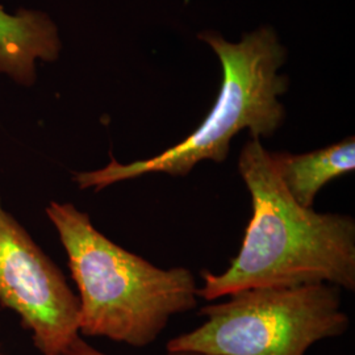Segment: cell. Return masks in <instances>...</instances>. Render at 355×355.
I'll return each mask as SVG.
<instances>
[{"instance_id":"6da1fadb","label":"cell","mask_w":355,"mask_h":355,"mask_svg":"<svg viewBox=\"0 0 355 355\" xmlns=\"http://www.w3.org/2000/svg\"><path fill=\"white\" fill-rule=\"evenodd\" d=\"M239 171L253 216L237 257L221 274L203 271L198 296L211 302L250 288L318 283L354 291V218L296 203L259 139L243 146Z\"/></svg>"},{"instance_id":"7a4b0ae2","label":"cell","mask_w":355,"mask_h":355,"mask_svg":"<svg viewBox=\"0 0 355 355\" xmlns=\"http://www.w3.org/2000/svg\"><path fill=\"white\" fill-rule=\"evenodd\" d=\"M67 255L79 299V334L144 347L168 320L198 305V284L189 268L164 270L128 252L94 227L73 203L45 208Z\"/></svg>"},{"instance_id":"3957f363","label":"cell","mask_w":355,"mask_h":355,"mask_svg":"<svg viewBox=\"0 0 355 355\" xmlns=\"http://www.w3.org/2000/svg\"><path fill=\"white\" fill-rule=\"evenodd\" d=\"M220 58L223 82L216 103L203 123L175 146L153 158L120 164L111 158L105 167L78 171L73 182L80 191H101L129 179L164 173L186 177L203 161L224 162L230 141L243 129L252 139L270 137L282 125L286 111L278 98L286 92L288 80L277 74L284 62L286 51L270 28H262L230 44L208 32L199 35Z\"/></svg>"},{"instance_id":"277c9868","label":"cell","mask_w":355,"mask_h":355,"mask_svg":"<svg viewBox=\"0 0 355 355\" xmlns=\"http://www.w3.org/2000/svg\"><path fill=\"white\" fill-rule=\"evenodd\" d=\"M200 315L204 324L170 340L168 353L304 355L350 325L341 288L328 283L234 292L225 303L203 306Z\"/></svg>"},{"instance_id":"5b68a950","label":"cell","mask_w":355,"mask_h":355,"mask_svg":"<svg viewBox=\"0 0 355 355\" xmlns=\"http://www.w3.org/2000/svg\"><path fill=\"white\" fill-rule=\"evenodd\" d=\"M0 306L13 312L41 355H62L79 334V299L64 272L0 195Z\"/></svg>"},{"instance_id":"8992f818","label":"cell","mask_w":355,"mask_h":355,"mask_svg":"<svg viewBox=\"0 0 355 355\" xmlns=\"http://www.w3.org/2000/svg\"><path fill=\"white\" fill-rule=\"evenodd\" d=\"M271 162L292 199L312 208L321 189L336 178L355 170V140L341 142L305 154L270 153Z\"/></svg>"},{"instance_id":"52a82bcc","label":"cell","mask_w":355,"mask_h":355,"mask_svg":"<svg viewBox=\"0 0 355 355\" xmlns=\"http://www.w3.org/2000/svg\"><path fill=\"white\" fill-rule=\"evenodd\" d=\"M62 355H108L102 353L101 350L95 349L92 345H89L82 336H78L71 345L64 350ZM168 355H202L196 353H168Z\"/></svg>"}]
</instances>
